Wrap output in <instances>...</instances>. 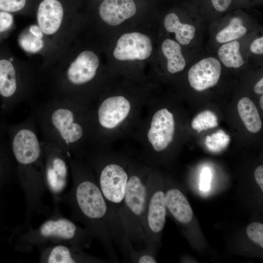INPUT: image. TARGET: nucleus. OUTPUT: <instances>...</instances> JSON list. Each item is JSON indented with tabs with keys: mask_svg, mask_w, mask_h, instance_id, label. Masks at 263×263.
I'll use <instances>...</instances> for the list:
<instances>
[{
	"mask_svg": "<svg viewBox=\"0 0 263 263\" xmlns=\"http://www.w3.org/2000/svg\"><path fill=\"white\" fill-rule=\"evenodd\" d=\"M73 184L71 188L61 196L60 202L71 209L75 221L84 225L102 244L111 262L118 263L108 222L106 201L90 167L80 163L72 164Z\"/></svg>",
	"mask_w": 263,
	"mask_h": 263,
	"instance_id": "nucleus-1",
	"label": "nucleus"
},
{
	"mask_svg": "<svg viewBox=\"0 0 263 263\" xmlns=\"http://www.w3.org/2000/svg\"><path fill=\"white\" fill-rule=\"evenodd\" d=\"M148 100L144 92L117 91L104 94L94 115L97 147H110L113 142L130 135Z\"/></svg>",
	"mask_w": 263,
	"mask_h": 263,
	"instance_id": "nucleus-2",
	"label": "nucleus"
},
{
	"mask_svg": "<svg viewBox=\"0 0 263 263\" xmlns=\"http://www.w3.org/2000/svg\"><path fill=\"white\" fill-rule=\"evenodd\" d=\"M131 156L109 147H96L90 158L92 168L108 209V222L114 244L121 249L124 234L121 210L129 178Z\"/></svg>",
	"mask_w": 263,
	"mask_h": 263,
	"instance_id": "nucleus-3",
	"label": "nucleus"
},
{
	"mask_svg": "<svg viewBox=\"0 0 263 263\" xmlns=\"http://www.w3.org/2000/svg\"><path fill=\"white\" fill-rule=\"evenodd\" d=\"M151 167L140 157L131 156L129 178L121 210L124 256L134 244L144 242L143 220L148 194V180Z\"/></svg>",
	"mask_w": 263,
	"mask_h": 263,
	"instance_id": "nucleus-4",
	"label": "nucleus"
},
{
	"mask_svg": "<svg viewBox=\"0 0 263 263\" xmlns=\"http://www.w3.org/2000/svg\"><path fill=\"white\" fill-rule=\"evenodd\" d=\"M56 207L53 215L38 227L21 230L17 238V247L22 252L29 253L34 248L56 244H65L83 250L88 248L94 239L85 227L62 216Z\"/></svg>",
	"mask_w": 263,
	"mask_h": 263,
	"instance_id": "nucleus-5",
	"label": "nucleus"
},
{
	"mask_svg": "<svg viewBox=\"0 0 263 263\" xmlns=\"http://www.w3.org/2000/svg\"><path fill=\"white\" fill-rule=\"evenodd\" d=\"M150 110L141 116L131 134L140 145L139 157L149 164L151 158L167 150L172 145L176 134L175 117L168 107H153L147 102Z\"/></svg>",
	"mask_w": 263,
	"mask_h": 263,
	"instance_id": "nucleus-6",
	"label": "nucleus"
},
{
	"mask_svg": "<svg viewBox=\"0 0 263 263\" xmlns=\"http://www.w3.org/2000/svg\"><path fill=\"white\" fill-rule=\"evenodd\" d=\"M167 214L165 192L156 185V175L151 169L148 180V194L143 220L144 243L151 251L163 229Z\"/></svg>",
	"mask_w": 263,
	"mask_h": 263,
	"instance_id": "nucleus-7",
	"label": "nucleus"
},
{
	"mask_svg": "<svg viewBox=\"0 0 263 263\" xmlns=\"http://www.w3.org/2000/svg\"><path fill=\"white\" fill-rule=\"evenodd\" d=\"M39 249V263H106L108 261L65 244L42 246Z\"/></svg>",
	"mask_w": 263,
	"mask_h": 263,
	"instance_id": "nucleus-8",
	"label": "nucleus"
},
{
	"mask_svg": "<svg viewBox=\"0 0 263 263\" xmlns=\"http://www.w3.org/2000/svg\"><path fill=\"white\" fill-rule=\"evenodd\" d=\"M152 52V43L147 35L138 32L126 33L118 40L113 56L119 60H143Z\"/></svg>",
	"mask_w": 263,
	"mask_h": 263,
	"instance_id": "nucleus-9",
	"label": "nucleus"
},
{
	"mask_svg": "<svg viewBox=\"0 0 263 263\" xmlns=\"http://www.w3.org/2000/svg\"><path fill=\"white\" fill-rule=\"evenodd\" d=\"M221 74V65L215 58L208 57L201 60L189 69L188 80L190 86L198 91L215 86Z\"/></svg>",
	"mask_w": 263,
	"mask_h": 263,
	"instance_id": "nucleus-10",
	"label": "nucleus"
},
{
	"mask_svg": "<svg viewBox=\"0 0 263 263\" xmlns=\"http://www.w3.org/2000/svg\"><path fill=\"white\" fill-rule=\"evenodd\" d=\"M47 163L44 173L45 185L57 206L67 187L68 167L64 160L58 156L50 157Z\"/></svg>",
	"mask_w": 263,
	"mask_h": 263,
	"instance_id": "nucleus-11",
	"label": "nucleus"
},
{
	"mask_svg": "<svg viewBox=\"0 0 263 263\" xmlns=\"http://www.w3.org/2000/svg\"><path fill=\"white\" fill-rule=\"evenodd\" d=\"M13 150L15 158L21 167H30L40 156V148L35 133L29 130L18 132L14 139Z\"/></svg>",
	"mask_w": 263,
	"mask_h": 263,
	"instance_id": "nucleus-12",
	"label": "nucleus"
},
{
	"mask_svg": "<svg viewBox=\"0 0 263 263\" xmlns=\"http://www.w3.org/2000/svg\"><path fill=\"white\" fill-rule=\"evenodd\" d=\"M99 65V58L94 52H82L69 66L68 78L75 85L88 83L95 77Z\"/></svg>",
	"mask_w": 263,
	"mask_h": 263,
	"instance_id": "nucleus-13",
	"label": "nucleus"
},
{
	"mask_svg": "<svg viewBox=\"0 0 263 263\" xmlns=\"http://www.w3.org/2000/svg\"><path fill=\"white\" fill-rule=\"evenodd\" d=\"M136 11L133 0H104L100 4V18L110 25L117 26L133 16Z\"/></svg>",
	"mask_w": 263,
	"mask_h": 263,
	"instance_id": "nucleus-14",
	"label": "nucleus"
},
{
	"mask_svg": "<svg viewBox=\"0 0 263 263\" xmlns=\"http://www.w3.org/2000/svg\"><path fill=\"white\" fill-rule=\"evenodd\" d=\"M52 122L62 138L68 143H76L83 138L84 128L75 121L74 112L67 109L56 110L52 116Z\"/></svg>",
	"mask_w": 263,
	"mask_h": 263,
	"instance_id": "nucleus-15",
	"label": "nucleus"
},
{
	"mask_svg": "<svg viewBox=\"0 0 263 263\" xmlns=\"http://www.w3.org/2000/svg\"><path fill=\"white\" fill-rule=\"evenodd\" d=\"M63 17V9L57 0H44L38 7L37 19L42 33L51 35L57 31Z\"/></svg>",
	"mask_w": 263,
	"mask_h": 263,
	"instance_id": "nucleus-16",
	"label": "nucleus"
},
{
	"mask_svg": "<svg viewBox=\"0 0 263 263\" xmlns=\"http://www.w3.org/2000/svg\"><path fill=\"white\" fill-rule=\"evenodd\" d=\"M167 209L178 222L189 223L193 217V211L187 199L183 193L176 188H170L165 192Z\"/></svg>",
	"mask_w": 263,
	"mask_h": 263,
	"instance_id": "nucleus-17",
	"label": "nucleus"
},
{
	"mask_svg": "<svg viewBox=\"0 0 263 263\" xmlns=\"http://www.w3.org/2000/svg\"><path fill=\"white\" fill-rule=\"evenodd\" d=\"M164 24L168 32L175 34L177 41L181 45H188L195 36V28L192 25L181 23L175 13L168 14L165 18Z\"/></svg>",
	"mask_w": 263,
	"mask_h": 263,
	"instance_id": "nucleus-18",
	"label": "nucleus"
},
{
	"mask_svg": "<svg viewBox=\"0 0 263 263\" xmlns=\"http://www.w3.org/2000/svg\"><path fill=\"white\" fill-rule=\"evenodd\" d=\"M238 111L247 130L252 133L258 132L262 128L261 119L257 109L248 97H244L238 102Z\"/></svg>",
	"mask_w": 263,
	"mask_h": 263,
	"instance_id": "nucleus-19",
	"label": "nucleus"
},
{
	"mask_svg": "<svg viewBox=\"0 0 263 263\" xmlns=\"http://www.w3.org/2000/svg\"><path fill=\"white\" fill-rule=\"evenodd\" d=\"M161 48L167 59V70L169 73L175 74L184 70L186 62L179 44L167 39L163 42Z\"/></svg>",
	"mask_w": 263,
	"mask_h": 263,
	"instance_id": "nucleus-20",
	"label": "nucleus"
},
{
	"mask_svg": "<svg viewBox=\"0 0 263 263\" xmlns=\"http://www.w3.org/2000/svg\"><path fill=\"white\" fill-rule=\"evenodd\" d=\"M17 88L16 73L12 63L6 59L0 60V94L11 96Z\"/></svg>",
	"mask_w": 263,
	"mask_h": 263,
	"instance_id": "nucleus-21",
	"label": "nucleus"
},
{
	"mask_svg": "<svg viewBox=\"0 0 263 263\" xmlns=\"http://www.w3.org/2000/svg\"><path fill=\"white\" fill-rule=\"evenodd\" d=\"M240 43L234 40L223 45L219 49V57L226 67L238 68L244 65V61L240 54Z\"/></svg>",
	"mask_w": 263,
	"mask_h": 263,
	"instance_id": "nucleus-22",
	"label": "nucleus"
},
{
	"mask_svg": "<svg viewBox=\"0 0 263 263\" xmlns=\"http://www.w3.org/2000/svg\"><path fill=\"white\" fill-rule=\"evenodd\" d=\"M246 31L242 20L239 18H234L226 27L217 34L216 39L219 43L229 42L242 37Z\"/></svg>",
	"mask_w": 263,
	"mask_h": 263,
	"instance_id": "nucleus-23",
	"label": "nucleus"
},
{
	"mask_svg": "<svg viewBox=\"0 0 263 263\" xmlns=\"http://www.w3.org/2000/svg\"><path fill=\"white\" fill-rule=\"evenodd\" d=\"M216 115L210 111H205L198 114L191 122V127L198 132L208 129L214 128L218 125Z\"/></svg>",
	"mask_w": 263,
	"mask_h": 263,
	"instance_id": "nucleus-24",
	"label": "nucleus"
},
{
	"mask_svg": "<svg viewBox=\"0 0 263 263\" xmlns=\"http://www.w3.org/2000/svg\"><path fill=\"white\" fill-rule=\"evenodd\" d=\"M19 42L23 50L30 53L37 52L43 46L42 38L35 36L30 31L20 36Z\"/></svg>",
	"mask_w": 263,
	"mask_h": 263,
	"instance_id": "nucleus-25",
	"label": "nucleus"
},
{
	"mask_svg": "<svg viewBox=\"0 0 263 263\" xmlns=\"http://www.w3.org/2000/svg\"><path fill=\"white\" fill-rule=\"evenodd\" d=\"M126 258L134 263H155L156 260L151 251L145 249H135L133 246L128 251Z\"/></svg>",
	"mask_w": 263,
	"mask_h": 263,
	"instance_id": "nucleus-26",
	"label": "nucleus"
},
{
	"mask_svg": "<svg viewBox=\"0 0 263 263\" xmlns=\"http://www.w3.org/2000/svg\"><path fill=\"white\" fill-rule=\"evenodd\" d=\"M248 237L254 243L263 248V224L253 222L249 224L246 229Z\"/></svg>",
	"mask_w": 263,
	"mask_h": 263,
	"instance_id": "nucleus-27",
	"label": "nucleus"
},
{
	"mask_svg": "<svg viewBox=\"0 0 263 263\" xmlns=\"http://www.w3.org/2000/svg\"><path fill=\"white\" fill-rule=\"evenodd\" d=\"M26 0H0V10L16 12L25 6Z\"/></svg>",
	"mask_w": 263,
	"mask_h": 263,
	"instance_id": "nucleus-28",
	"label": "nucleus"
},
{
	"mask_svg": "<svg viewBox=\"0 0 263 263\" xmlns=\"http://www.w3.org/2000/svg\"><path fill=\"white\" fill-rule=\"evenodd\" d=\"M211 179V172L207 168H205L201 174L200 189L204 191L209 188V183Z\"/></svg>",
	"mask_w": 263,
	"mask_h": 263,
	"instance_id": "nucleus-29",
	"label": "nucleus"
},
{
	"mask_svg": "<svg viewBox=\"0 0 263 263\" xmlns=\"http://www.w3.org/2000/svg\"><path fill=\"white\" fill-rule=\"evenodd\" d=\"M13 22L12 16L5 12H0V32L6 31Z\"/></svg>",
	"mask_w": 263,
	"mask_h": 263,
	"instance_id": "nucleus-30",
	"label": "nucleus"
},
{
	"mask_svg": "<svg viewBox=\"0 0 263 263\" xmlns=\"http://www.w3.org/2000/svg\"><path fill=\"white\" fill-rule=\"evenodd\" d=\"M251 51L255 54H263V37L255 39L250 46Z\"/></svg>",
	"mask_w": 263,
	"mask_h": 263,
	"instance_id": "nucleus-31",
	"label": "nucleus"
},
{
	"mask_svg": "<svg viewBox=\"0 0 263 263\" xmlns=\"http://www.w3.org/2000/svg\"><path fill=\"white\" fill-rule=\"evenodd\" d=\"M215 9L219 12L226 10L230 5L232 0H211Z\"/></svg>",
	"mask_w": 263,
	"mask_h": 263,
	"instance_id": "nucleus-32",
	"label": "nucleus"
},
{
	"mask_svg": "<svg viewBox=\"0 0 263 263\" xmlns=\"http://www.w3.org/2000/svg\"><path fill=\"white\" fill-rule=\"evenodd\" d=\"M255 181L262 192H263V166L260 165L258 167L254 172Z\"/></svg>",
	"mask_w": 263,
	"mask_h": 263,
	"instance_id": "nucleus-33",
	"label": "nucleus"
},
{
	"mask_svg": "<svg viewBox=\"0 0 263 263\" xmlns=\"http://www.w3.org/2000/svg\"><path fill=\"white\" fill-rule=\"evenodd\" d=\"M29 31L35 36L42 38L43 33L39 27L37 25H32L29 28Z\"/></svg>",
	"mask_w": 263,
	"mask_h": 263,
	"instance_id": "nucleus-34",
	"label": "nucleus"
},
{
	"mask_svg": "<svg viewBox=\"0 0 263 263\" xmlns=\"http://www.w3.org/2000/svg\"><path fill=\"white\" fill-rule=\"evenodd\" d=\"M254 92L258 94L263 93V78H262L254 86Z\"/></svg>",
	"mask_w": 263,
	"mask_h": 263,
	"instance_id": "nucleus-35",
	"label": "nucleus"
},
{
	"mask_svg": "<svg viewBox=\"0 0 263 263\" xmlns=\"http://www.w3.org/2000/svg\"><path fill=\"white\" fill-rule=\"evenodd\" d=\"M259 104L260 107L263 109V95H262L260 98Z\"/></svg>",
	"mask_w": 263,
	"mask_h": 263,
	"instance_id": "nucleus-36",
	"label": "nucleus"
},
{
	"mask_svg": "<svg viewBox=\"0 0 263 263\" xmlns=\"http://www.w3.org/2000/svg\"><path fill=\"white\" fill-rule=\"evenodd\" d=\"M12 60H13V59H12V58H11V61H12Z\"/></svg>",
	"mask_w": 263,
	"mask_h": 263,
	"instance_id": "nucleus-37",
	"label": "nucleus"
}]
</instances>
